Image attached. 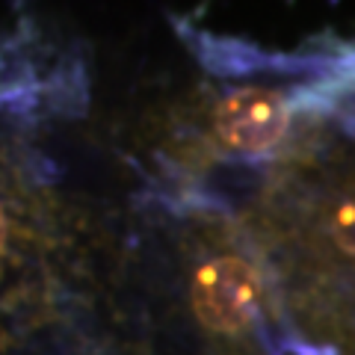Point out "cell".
Masks as SVG:
<instances>
[{
  "label": "cell",
  "mask_w": 355,
  "mask_h": 355,
  "mask_svg": "<svg viewBox=\"0 0 355 355\" xmlns=\"http://www.w3.org/2000/svg\"><path fill=\"white\" fill-rule=\"evenodd\" d=\"M193 302L198 317L210 329L237 331L246 329L261 308V282L252 266L234 258H222L198 270L193 284Z\"/></svg>",
  "instance_id": "obj_1"
},
{
  "label": "cell",
  "mask_w": 355,
  "mask_h": 355,
  "mask_svg": "<svg viewBox=\"0 0 355 355\" xmlns=\"http://www.w3.org/2000/svg\"><path fill=\"white\" fill-rule=\"evenodd\" d=\"M287 128V104L270 89H240L216 113L219 137L237 151L258 154L272 148Z\"/></svg>",
  "instance_id": "obj_2"
},
{
  "label": "cell",
  "mask_w": 355,
  "mask_h": 355,
  "mask_svg": "<svg viewBox=\"0 0 355 355\" xmlns=\"http://www.w3.org/2000/svg\"><path fill=\"white\" fill-rule=\"evenodd\" d=\"M331 234H335L338 246L355 254V198L340 202L331 214Z\"/></svg>",
  "instance_id": "obj_3"
}]
</instances>
